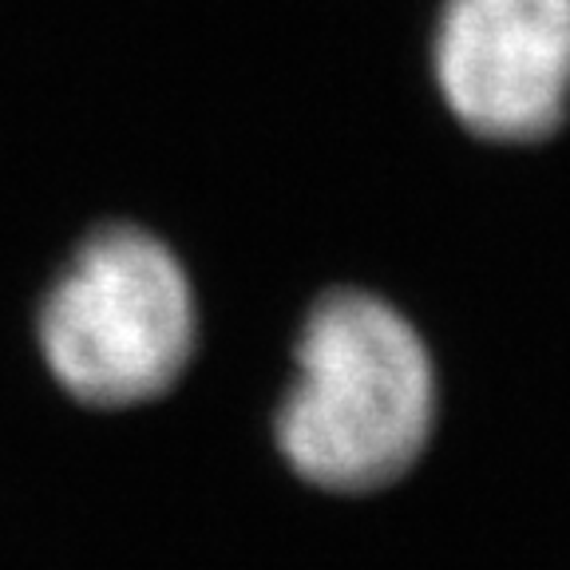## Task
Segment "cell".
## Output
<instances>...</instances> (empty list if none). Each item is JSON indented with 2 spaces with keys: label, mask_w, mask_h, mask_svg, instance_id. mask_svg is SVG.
<instances>
[{
  "label": "cell",
  "mask_w": 570,
  "mask_h": 570,
  "mask_svg": "<svg viewBox=\"0 0 570 570\" xmlns=\"http://www.w3.org/2000/svg\"><path fill=\"white\" fill-rule=\"evenodd\" d=\"M440 412L428 341L368 289H330L297 337L277 448L305 483L376 491L424 455Z\"/></svg>",
  "instance_id": "obj_1"
},
{
  "label": "cell",
  "mask_w": 570,
  "mask_h": 570,
  "mask_svg": "<svg viewBox=\"0 0 570 570\" xmlns=\"http://www.w3.org/2000/svg\"><path fill=\"white\" fill-rule=\"evenodd\" d=\"M432 71L480 139H551L570 116V0H444Z\"/></svg>",
  "instance_id": "obj_3"
},
{
  "label": "cell",
  "mask_w": 570,
  "mask_h": 570,
  "mask_svg": "<svg viewBox=\"0 0 570 570\" xmlns=\"http://www.w3.org/2000/svg\"><path fill=\"white\" fill-rule=\"evenodd\" d=\"M40 353L83 404L155 401L195 353V289L175 249L116 223L80 242L40 305Z\"/></svg>",
  "instance_id": "obj_2"
}]
</instances>
